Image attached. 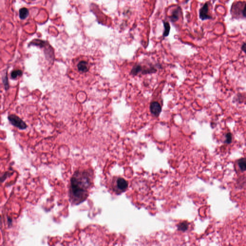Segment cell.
I'll list each match as a JSON object with an SVG mask.
<instances>
[{
	"label": "cell",
	"instance_id": "11",
	"mask_svg": "<svg viewBox=\"0 0 246 246\" xmlns=\"http://www.w3.org/2000/svg\"><path fill=\"white\" fill-rule=\"evenodd\" d=\"M163 26L164 27V30L163 31V37H166L169 35L170 31V25L168 22L163 21Z\"/></svg>",
	"mask_w": 246,
	"mask_h": 246
},
{
	"label": "cell",
	"instance_id": "13",
	"mask_svg": "<svg viewBox=\"0 0 246 246\" xmlns=\"http://www.w3.org/2000/svg\"><path fill=\"white\" fill-rule=\"evenodd\" d=\"M23 74V72L21 70H15L12 72L11 74V77L13 79H15L18 77H20Z\"/></svg>",
	"mask_w": 246,
	"mask_h": 246
},
{
	"label": "cell",
	"instance_id": "1",
	"mask_svg": "<svg viewBox=\"0 0 246 246\" xmlns=\"http://www.w3.org/2000/svg\"><path fill=\"white\" fill-rule=\"evenodd\" d=\"M92 184L91 175L89 171H77L70 181V196L73 202L79 203L87 198Z\"/></svg>",
	"mask_w": 246,
	"mask_h": 246
},
{
	"label": "cell",
	"instance_id": "9",
	"mask_svg": "<svg viewBox=\"0 0 246 246\" xmlns=\"http://www.w3.org/2000/svg\"><path fill=\"white\" fill-rule=\"evenodd\" d=\"M19 18L21 19H25L27 18L29 15V11L28 10L26 7L21 8L19 11Z\"/></svg>",
	"mask_w": 246,
	"mask_h": 246
},
{
	"label": "cell",
	"instance_id": "5",
	"mask_svg": "<svg viewBox=\"0 0 246 246\" xmlns=\"http://www.w3.org/2000/svg\"><path fill=\"white\" fill-rule=\"evenodd\" d=\"M150 111L152 115L158 116L161 112L162 107L158 102L152 101L150 105Z\"/></svg>",
	"mask_w": 246,
	"mask_h": 246
},
{
	"label": "cell",
	"instance_id": "8",
	"mask_svg": "<svg viewBox=\"0 0 246 246\" xmlns=\"http://www.w3.org/2000/svg\"><path fill=\"white\" fill-rule=\"evenodd\" d=\"M180 12H181L180 7H178L177 8L175 9L172 12V15L170 17L171 21H172L173 22L178 21L179 19V13Z\"/></svg>",
	"mask_w": 246,
	"mask_h": 246
},
{
	"label": "cell",
	"instance_id": "12",
	"mask_svg": "<svg viewBox=\"0 0 246 246\" xmlns=\"http://www.w3.org/2000/svg\"><path fill=\"white\" fill-rule=\"evenodd\" d=\"M238 164L242 171L246 170V158H243L239 159L238 161Z\"/></svg>",
	"mask_w": 246,
	"mask_h": 246
},
{
	"label": "cell",
	"instance_id": "15",
	"mask_svg": "<svg viewBox=\"0 0 246 246\" xmlns=\"http://www.w3.org/2000/svg\"><path fill=\"white\" fill-rule=\"evenodd\" d=\"M3 82L4 85V86H5V89H8V88H9V86H8V82L7 77L6 76L5 77H4V79H3Z\"/></svg>",
	"mask_w": 246,
	"mask_h": 246
},
{
	"label": "cell",
	"instance_id": "14",
	"mask_svg": "<svg viewBox=\"0 0 246 246\" xmlns=\"http://www.w3.org/2000/svg\"><path fill=\"white\" fill-rule=\"evenodd\" d=\"M232 139V136L231 134L230 133H228L226 134V142L228 144H229L231 142Z\"/></svg>",
	"mask_w": 246,
	"mask_h": 246
},
{
	"label": "cell",
	"instance_id": "7",
	"mask_svg": "<svg viewBox=\"0 0 246 246\" xmlns=\"http://www.w3.org/2000/svg\"><path fill=\"white\" fill-rule=\"evenodd\" d=\"M77 68L78 70L82 72H86L88 71L89 67L88 62L84 61H82L78 63L77 65Z\"/></svg>",
	"mask_w": 246,
	"mask_h": 246
},
{
	"label": "cell",
	"instance_id": "16",
	"mask_svg": "<svg viewBox=\"0 0 246 246\" xmlns=\"http://www.w3.org/2000/svg\"><path fill=\"white\" fill-rule=\"evenodd\" d=\"M241 49H242V50L243 52H244L245 54H246V42H244V43H243V44L242 45V46Z\"/></svg>",
	"mask_w": 246,
	"mask_h": 246
},
{
	"label": "cell",
	"instance_id": "4",
	"mask_svg": "<svg viewBox=\"0 0 246 246\" xmlns=\"http://www.w3.org/2000/svg\"><path fill=\"white\" fill-rule=\"evenodd\" d=\"M209 4L208 3H206L199 10V18L202 20L211 18V16L209 14Z\"/></svg>",
	"mask_w": 246,
	"mask_h": 246
},
{
	"label": "cell",
	"instance_id": "10",
	"mask_svg": "<svg viewBox=\"0 0 246 246\" xmlns=\"http://www.w3.org/2000/svg\"><path fill=\"white\" fill-rule=\"evenodd\" d=\"M142 70V67L140 65L134 66L131 69L130 72V75L132 76H136L139 73L141 72Z\"/></svg>",
	"mask_w": 246,
	"mask_h": 246
},
{
	"label": "cell",
	"instance_id": "2",
	"mask_svg": "<svg viewBox=\"0 0 246 246\" xmlns=\"http://www.w3.org/2000/svg\"><path fill=\"white\" fill-rule=\"evenodd\" d=\"M230 13L233 18L246 19V1H235L232 4Z\"/></svg>",
	"mask_w": 246,
	"mask_h": 246
},
{
	"label": "cell",
	"instance_id": "3",
	"mask_svg": "<svg viewBox=\"0 0 246 246\" xmlns=\"http://www.w3.org/2000/svg\"><path fill=\"white\" fill-rule=\"evenodd\" d=\"M8 118L12 125L16 128L20 129H25L27 128V125L25 122L18 116L15 115H11L8 116Z\"/></svg>",
	"mask_w": 246,
	"mask_h": 246
},
{
	"label": "cell",
	"instance_id": "6",
	"mask_svg": "<svg viewBox=\"0 0 246 246\" xmlns=\"http://www.w3.org/2000/svg\"><path fill=\"white\" fill-rule=\"evenodd\" d=\"M116 186L119 190L124 191L128 187V182L123 178H118L116 181Z\"/></svg>",
	"mask_w": 246,
	"mask_h": 246
}]
</instances>
